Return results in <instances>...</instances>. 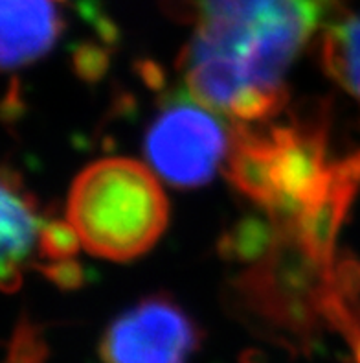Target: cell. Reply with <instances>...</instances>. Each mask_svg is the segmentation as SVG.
<instances>
[{"label": "cell", "instance_id": "12", "mask_svg": "<svg viewBox=\"0 0 360 363\" xmlns=\"http://www.w3.org/2000/svg\"><path fill=\"white\" fill-rule=\"evenodd\" d=\"M79 242H81V238L70 221H45L41 235H39L41 255L48 262L72 258L78 253Z\"/></svg>", "mask_w": 360, "mask_h": 363}, {"label": "cell", "instance_id": "13", "mask_svg": "<svg viewBox=\"0 0 360 363\" xmlns=\"http://www.w3.org/2000/svg\"><path fill=\"white\" fill-rule=\"evenodd\" d=\"M42 275L48 281L54 282L55 286H59L61 290H78L87 282V272L79 262L66 258V260H55V262L46 264L41 267Z\"/></svg>", "mask_w": 360, "mask_h": 363}, {"label": "cell", "instance_id": "14", "mask_svg": "<svg viewBox=\"0 0 360 363\" xmlns=\"http://www.w3.org/2000/svg\"><path fill=\"white\" fill-rule=\"evenodd\" d=\"M74 69L87 82H96L107 69L105 52L98 46L85 45L74 52Z\"/></svg>", "mask_w": 360, "mask_h": 363}, {"label": "cell", "instance_id": "7", "mask_svg": "<svg viewBox=\"0 0 360 363\" xmlns=\"http://www.w3.org/2000/svg\"><path fill=\"white\" fill-rule=\"evenodd\" d=\"M360 189V152L329 164L327 179L294 225L300 240L320 262L337 258V235Z\"/></svg>", "mask_w": 360, "mask_h": 363}, {"label": "cell", "instance_id": "2", "mask_svg": "<svg viewBox=\"0 0 360 363\" xmlns=\"http://www.w3.org/2000/svg\"><path fill=\"white\" fill-rule=\"evenodd\" d=\"M327 111L309 106L285 125L238 122L230 131L226 175L274 223H294L327 179Z\"/></svg>", "mask_w": 360, "mask_h": 363}, {"label": "cell", "instance_id": "9", "mask_svg": "<svg viewBox=\"0 0 360 363\" xmlns=\"http://www.w3.org/2000/svg\"><path fill=\"white\" fill-rule=\"evenodd\" d=\"M45 221L39 218L35 201L23 189L18 175L4 172L2 175V290L17 291L23 275L21 267L32 253L33 244Z\"/></svg>", "mask_w": 360, "mask_h": 363}, {"label": "cell", "instance_id": "6", "mask_svg": "<svg viewBox=\"0 0 360 363\" xmlns=\"http://www.w3.org/2000/svg\"><path fill=\"white\" fill-rule=\"evenodd\" d=\"M201 332L168 295H153L120 313L101 340L105 363H187Z\"/></svg>", "mask_w": 360, "mask_h": 363}, {"label": "cell", "instance_id": "3", "mask_svg": "<svg viewBox=\"0 0 360 363\" xmlns=\"http://www.w3.org/2000/svg\"><path fill=\"white\" fill-rule=\"evenodd\" d=\"M66 216L88 253L123 262L146 253L162 236L168 199L147 166L103 159L76 177Z\"/></svg>", "mask_w": 360, "mask_h": 363}, {"label": "cell", "instance_id": "5", "mask_svg": "<svg viewBox=\"0 0 360 363\" xmlns=\"http://www.w3.org/2000/svg\"><path fill=\"white\" fill-rule=\"evenodd\" d=\"M228 144L230 135L214 111L187 91H178L151 122L146 155L169 184L197 189L214 177Z\"/></svg>", "mask_w": 360, "mask_h": 363}, {"label": "cell", "instance_id": "10", "mask_svg": "<svg viewBox=\"0 0 360 363\" xmlns=\"http://www.w3.org/2000/svg\"><path fill=\"white\" fill-rule=\"evenodd\" d=\"M324 65L360 104V17L347 18L325 35Z\"/></svg>", "mask_w": 360, "mask_h": 363}, {"label": "cell", "instance_id": "11", "mask_svg": "<svg viewBox=\"0 0 360 363\" xmlns=\"http://www.w3.org/2000/svg\"><path fill=\"white\" fill-rule=\"evenodd\" d=\"M276 238V225L272 221L265 223L263 220L239 221L230 233L221 240V253L228 258H236L241 262H257L269 253Z\"/></svg>", "mask_w": 360, "mask_h": 363}, {"label": "cell", "instance_id": "8", "mask_svg": "<svg viewBox=\"0 0 360 363\" xmlns=\"http://www.w3.org/2000/svg\"><path fill=\"white\" fill-rule=\"evenodd\" d=\"M2 2V69L11 70L39 60L61 33V18L50 0Z\"/></svg>", "mask_w": 360, "mask_h": 363}, {"label": "cell", "instance_id": "1", "mask_svg": "<svg viewBox=\"0 0 360 363\" xmlns=\"http://www.w3.org/2000/svg\"><path fill=\"white\" fill-rule=\"evenodd\" d=\"M333 0H195L180 55L186 91L211 111L260 124L287 101L291 65Z\"/></svg>", "mask_w": 360, "mask_h": 363}, {"label": "cell", "instance_id": "4", "mask_svg": "<svg viewBox=\"0 0 360 363\" xmlns=\"http://www.w3.org/2000/svg\"><path fill=\"white\" fill-rule=\"evenodd\" d=\"M274 223V221H272ZM270 251L233 284V303L265 334L291 349H309L329 327L331 267L303 245L294 223H274Z\"/></svg>", "mask_w": 360, "mask_h": 363}]
</instances>
